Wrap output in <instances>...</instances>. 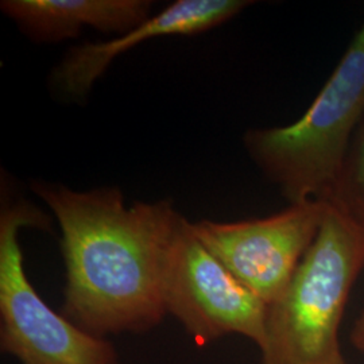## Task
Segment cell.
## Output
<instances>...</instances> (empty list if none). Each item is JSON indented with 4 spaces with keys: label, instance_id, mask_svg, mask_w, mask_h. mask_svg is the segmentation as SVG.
<instances>
[{
    "label": "cell",
    "instance_id": "6da1fadb",
    "mask_svg": "<svg viewBox=\"0 0 364 364\" xmlns=\"http://www.w3.org/2000/svg\"><path fill=\"white\" fill-rule=\"evenodd\" d=\"M61 230L63 314L95 336L141 333L168 314L164 285L181 213L170 200L126 205L117 188L31 182Z\"/></svg>",
    "mask_w": 364,
    "mask_h": 364
},
{
    "label": "cell",
    "instance_id": "9c48e42d",
    "mask_svg": "<svg viewBox=\"0 0 364 364\" xmlns=\"http://www.w3.org/2000/svg\"><path fill=\"white\" fill-rule=\"evenodd\" d=\"M326 203L364 227V117L352 136Z\"/></svg>",
    "mask_w": 364,
    "mask_h": 364
},
{
    "label": "cell",
    "instance_id": "277c9868",
    "mask_svg": "<svg viewBox=\"0 0 364 364\" xmlns=\"http://www.w3.org/2000/svg\"><path fill=\"white\" fill-rule=\"evenodd\" d=\"M48 230L45 213L26 201L0 216V346L22 364H117L115 347L54 312L27 278L19 231Z\"/></svg>",
    "mask_w": 364,
    "mask_h": 364
},
{
    "label": "cell",
    "instance_id": "3957f363",
    "mask_svg": "<svg viewBox=\"0 0 364 364\" xmlns=\"http://www.w3.org/2000/svg\"><path fill=\"white\" fill-rule=\"evenodd\" d=\"M364 117V25L305 114L291 124L250 130L248 156L289 204L326 201Z\"/></svg>",
    "mask_w": 364,
    "mask_h": 364
},
{
    "label": "cell",
    "instance_id": "7a4b0ae2",
    "mask_svg": "<svg viewBox=\"0 0 364 364\" xmlns=\"http://www.w3.org/2000/svg\"><path fill=\"white\" fill-rule=\"evenodd\" d=\"M363 269V225L329 205L285 293L267 309L260 364H346L338 331Z\"/></svg>",
    "mask_w": 364,
    "mask_h": 364
},
{
    "label": "cell",
    "instance_id": "ba28073f",
    "mask_svg": "<svg viewBox=\"0 0 364 364\" xmlns=\"http://www.w3.org/2000/svg\"><path fill=\"white\" fill-rule=\"evenodd\" d=\"M1 11L36 42L75 38L85 27L122 36L151 16L149 0H3Z\"/></svg>",
    "mask_w": 364,
    "mask_h": 364
},
{
    "label": "cell",
    "instance_id": "30bf717a",
    "mask_svg": "<svg viewBox=\"0 0 364 364\" xmlns=\"http://www.w3.org/2000/svg\"><path fill=\"white\" fill-rule=\"evenodd\" d=\"M351 343L358 351L364 353V312L352 328Z\"/></svg>",
    "mask_w": 364,
    "mask_h": 364
},
{
    "label": "cell",
    "instance_id": "52a82bcc",
    "mask_svg": "<svg viewBox=\"0 0 364 364\" xmlns=\"http://www.w3.org/2000/svg\"><path fill=\"white\" fill-rule=\"evenodd\" d=\"M250 4L252 1L246 0H177L117 38L72 48L53 69L50 88L61 99L81 102L117 57L131 48L158 37L208 31L228 22Z\"/></svg>",
    "mask_w": 364,
    "mask_h": 364
},
{
    "label": "cell",
    "instance_id": "5b68a950",
    "mask_svg": "<svg viewBox=\"0 0 364 364\" xmlns=\"http://www.w3.org/2000/svg\"><path fill=\"white\" fill-rule=\"evenodd\" d=\"M164 297L166 313L197 340L240 335L263 347L269 306L200 242L185 218L170 250Z\"/></svg>",
    "mask_w": 364,
    "mask_h": 364
},
{
    "label": "cell",
    "instance_id": "8992f818",
    "mask_svg": "<svg viewBox=\"0 0 364 364\" xmlns=\"http://www.w3.org/2000/svg\"><path fill=\"white\" fill-rule=\"evenodd\" d=\"M329 204L306 201L254 220H200L196 236L267 306L281 299L318 234Z\"/></svg>",
    "mask_w": 364,
    "mask_h": 364
}]
</instances>
